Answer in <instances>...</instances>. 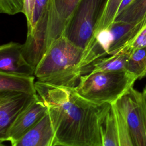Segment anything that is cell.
Here are the masks:
<instances>
[{
	"label": "cell",
	"instance_id": "2e32d148",
	"mask_svg": "<svg viewBox=\"0 0 146 146\" xmlns=\"http://www.w3.org/2000/svg\"><path fill=\"white\" fill-rule=\"evenodd\" d=\"M121 1L108 0L104 13L97 26L95 34L99 31L107 28L113 22Z\"/></svg>",
	"mask_w": 146,
	"mask_h": 146
},
{
	"label": "cell",
	"instance_id": "4fadbf2b",
	"mask_svg": "<svg viewBox=\"0 0 146 146\" xmlns=\"http://www.w3.org/2000/svg\"><path fill=\"white\" fill-rule=\"evenodd\" d=\"M102 146H120L117 119L112 104L102 128Z\"/></svg>",
	"mask_w": 146,
	"mask_h": 146
},
{
	"label": "cell",
	"instance_id": "cb8c5ba5",
	"mask_svg": "<svg viewBox=\"0 0 146 146\" xmlns=\"http://www.w3.org/2000/svg\"><path fill=\"white\" fill-rule=\"evenodd\" d=\"M142 94H143V96H144V99H145V102H146V86H145V87H144V88L143 89V92H142Z\"/></svg>",
	"mask_w": 146,
	"mask_h": 146
},
{
	"label": "cell",
	"instance_id": "d4e9b609",
	"mask_svg": "<svg viewBox=\"0 0 146 146\" xmlns=\"http://www.w3.org/2000/svg\"><path fill=\"white\" fill-rule=\"evenodd\" d=\"M1 146H5V145H3V144H2V143H1Z\"/></svg>",
	"mask_w": 146,
	"mask_h": 146
},
{
	"label": "cell",
	"instance_id": "5bb4252c",
	"mask_svg": "<svg viewBox=\"0 0 146 146\" xmlns=\"http://www.w3.org/2000/svg\"><path fill=\"white\" fill-rule=\"evenodd\" d=\"M146 14V0H133L129 6L118 14L113 22L135 25Z\"/></svg>",
	"mask_w": 146,
	"mask_h": 146
},
{
	"label": "cell",
	"instance_id": "7a4b0ae2",
	"mask_svg": "<svg viewBox=\"0 0 146 146\" xmlns=\"http://www.w3.org/2000/svg\"><path fill=\"white\" fill-rule=\"evenodd\" d=\"M107 55L95 39L83 49L62 35L51 43L36 67L34 76L40 82L75 87L80 76L90 72L93 63Z\"/></svg>",
	"mask_w": 146,
	"mask_h": 146
},
{
	"label": "cell",
	"instance_id": "ffe728a7",
	"mask_svg": "<svg viewBox=\"0 0 146 146\" xmlns=\"http://www.w3.org/2000/svg\"><path fill=\"white\" fill-rule=\"evenodd\" d=\"M50 1V0H35V1L31 26L30 29L27 30V35L31 34L33 32L38 21H39L40 18L42 17L43 13H44L46 7H47Z\"/></svg>",
	"mask_w": 146,
	"mask_h": 146
},
{
	"label": "cell",
	"instance_id": "9a60e30c",
	"mask_svg": "<svg viewBox=\"0 0 146 146\" xmlns=\"http://www.w3.org/2000/svg\"><path fill=\"white\" fill-rule=\"evenodd\" d=\"M127 71L137 79L146 76V47L135 50L129 54Z\"/></svg>",
	"mask_w": 146,
	"mask_h": 146
},
{
	"label": "cell",
	"instance_id": "e0dca14e",
	"mask_svg": "<svg viewBox=\"0 0 146 146\" xmlns=\"http://www.w3.org/2000/svg\"><path fill=\"white\" fill-rule=\"evenodd\" d=\"M112 105L114 107L117 119L120 146H133L129 135L127 123L123 115L114 104Z\"/></svg>",
	"mask_w": 146,
	"mask_h": 146
},
{
	"label": "cell",
	"instance_id": "d6986e66",
	"mask_svg": "<svg viewBox=\"0 0 146 146\" xmlns=\"http://www.w3.org/2000/svg\"><path fill=\"white\" fill-rule=\"evenodd\" d=\"M24 0H0V12L15 15L23 12Z\"/></svg>",
	"mask_w": 146,
	"mask_h": 146
},
{
	"label": "cell",
	"instance_id": "277c9868",
	"mask_svg": "<svg viewBox=\"0 0 146 146\" xmlns=\"http://www.w3.org/2000/svg\"><path fill=\"white\" fill-rule=\"evenodd\" d=\"M137 79L127 71L88 73L80 76L74 88L80 96L91 102L112 105L133 87Z\"/></svg>",
	"mask_w": 146,
	"mask_h": 146
},
{
	"label": "cell",
	"instance_id": "52a82bcc",
	"mask_svg": "<svg viewBox=\"0 0 146 146\" xmlns=\"http://www.w3.org/2000/svg\"><path fill=\"white\" fill-rule=\"evenodd\" d=\"M48 112L47 105L37 94L33 100L15 119L4 136L0 139L1 143L9 141L12 145Z\"/></svg>",
	"mask_w": 146,
	"mask_h": 146
},
{
	"label": "cell",
	"instance_id": "44dd1931",
	"mask_svg": "<svg viewBox=\"0 0 146 146\" xmlns=\"http://www.w3.org/2000/svg\"><path fill=\"white\" fill-rule=\"evenodd\" d=\"M35 1V0H24L23 14L25 15L26 19L27 30L30 29L31 26Z\"/></svg>",
	"mask_w": 146,
	"mask_h": 146
},
{
	"label": "cell",
	"instance_id": "9c48e42d",
	"mask_svg": "<svg viewBox=\"0 0 146 146\" xmlns=\"http://www.w3.org/2000/svg\"><path fill=\"white\" fill-rule=\"evenodd\" d=\"M21 44L10 42L0 47V72L22 76H34L35 69L22 52Z\"/></svg>",
	"mask_w": 146,
	"mask_h": 146
},
{
	"label": "cell",
	"instance_id": "5b68a950",
	"mask_svg": "<svg viewBox=\"0 0 146 146\" xmlns=\"http://www.w3.org/2000/svg\"><path fill=\"white\" fill-rule=\"evenodd\" d=\"M108 1L80 0L63 35L78 47H89L95 40V33Z\"/></svg>",
	"mask_w": 146,
	"mask_h": 146
},
{
	"label": "cell",
	"instance_id": "8992f818",
	"mask_svg": "<svg viewBox=\"0 0 146 146\" xmlns=\"http://www.w3.org/2000/svg\"><path fill=\"white\" fill-rule=\"evenodd\" d=\"M115 105L123 115L133 146H146V102L142 92L131 88Z\"/></svg>",
	"mask_w": 146,
	"mask_h": 146
},
{
	"label": "cell",
	"instance_id": "603a6c76",
	"mask_svg": "<svg viewBox=\"0 0 146 146\" xmlns=\"http://www.w3.org/2000/svg\"><path fill=\"white\" fill-rule=\"evenodd\" d=\"M133 0H122L121 3H120V5L119 6V9H118V11H117V14L116 15L119 14L120 12H121L123 10H124L129 5V4L133 1Z\"/></svg>",
	"mask_w": 146,
	"mask_h": 146
},
{
	"label": "cell",
	"instance_id": "30bf717a",
	"mask_svg": "<svg viewBox=\"0 0 146 146\" xmlns=\"http://www.w3.org/2000/svg\"><path fill=\"white\" fill-rule=\"evenodd\" d=\"M11 146H55V133L48 112Z\"/></svg>",
	"mask_w": 146,
	"mask_h": 146
},
{
	"label": "cell",
	"instance_id": "8fae6325",
	"mask_svg": "<svg viewBox=\"0 0 146 146\" xmlns=\"http://www.w3.org/2000/svg\"><path fill=\"white\" fill-rule=\"evenodd\" d=\"M35 76H22L0 72V92H13L37 94Z\"/></svg>",
	"mask_w": 146,
	"mask_h": 146
},
{
	"label": "cell",
	"instance_id": "7402d4cb",
	"mask_svg": "<svg viewBox=\"0 0 146 146\" xmlns=\"http://www.w3.org/2000/svg\"><path fill=\"white\" fill-rule=\"evenodd\" d=\"M146 26V14L139 22L133 25L131 30V40L137 34V33L143 27ZM129 40V41H130Z\"/></svg>",
	"mask_w": 146,
	"mask_h": 146
},
{
	"label": "cell",
	"instance_id": "3957f363",
	"mask_svg": "<svg viewBox=\"0 0 146 146\" xmlns=\"http://www.w3.org/2000/svg\"><path fill=\"white\" fill-rule=\"evenodd\" d=\"M80 0H50L33 32L26 36L22 52L35 70L51 43L64 35Z\"/></svg>",
	"mask_w": 146,
	"mask_h": 146
},
{
	"label": "cell",
	"instance_id": "ac0fdd59",
	"mask_svg": "<svg viewBox=\"0 0 146 146\" xmlns=\"http://www.w3.org/2000/svg\"><path fill=\"white\" fill-rule=\"evenodd\" d=\"M144 47H146V26L142 28L118 53L124 52L129 54L132 51Z\"/></svg>",
	"mask_w": 146,
	"mask_h": 146
},
{
	"label": "cell",
	"instance_id": "ba28073f",
	"mask_svg": "<svg viewBox=\"0 0 146 146\" xmlns=\"http://www.w3.org/2000/svg\"><path fill=\"white\" fill-rule=\"evenodd\" d=\"M37 94L32 95L19 92H0V139L4 136L15 119Z\"/></svg>",
	"mask_w": 146,
	"mask_h": 146
},
{
	"label": "cell",
	"instance_id": "7c38bea8",
	"mask_svg": "<svg viewBox=\"0 0 146 146\" xmlns=\"http://www.w3.org/2000/svg\"><path fill=\"white\" fill-rule=\"evenodd\" d=\"M128 57L129 54L119 52L99 58L93 63L89 73L127 71Z\"/></svg>",
	"mask_w": 146,
	"mask_h": 146
},
{
	"label": "cell",
	"instance_id": "6da1fadb",
	"mask_svg": "<svg viewBox=\"0 0 146 146\" xmlns=\"http://www.w3.org/2000/svg\"><path fill=\"white\" fill-rule=\"evenodd\" d=\"M37 94L48 107L55 146H102V128L111 104H99L74 87L36 81Z\"/></svg>",
	"mask_w": 146,
	"mask_h": 146
}]
</instances>
